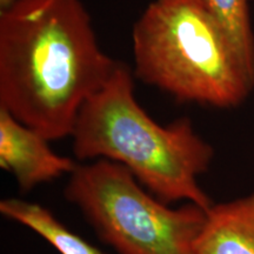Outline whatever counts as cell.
<instances>
[{
  "label": "cell",
  "instance_id": "obj_2",
  "mask_svg": "<svg viewBox=\"0 0 254 254\" xmlns=\"http://www.w3.org/2000/svg\"><path fill=\"white\" fill-rule=\"evenodd\" d=\"M71 136L79 160L123 165L166 204L213 205L198 183L213 161V147L186 117L166 126L152 119L134 98L133 73L125 64L118 63L110 80L84 104Z\"/></svg>",
  "mask_w": 254,
  "mask_h": 254
},
{
  "label": "cell",
  "instance_id": "obj_8",
  "mask_svg": "<svg viewBox=\"0 0 254 254\" xmlns=\"http://www.w3.org/2000/svg\"><path fill=\"white\" fill-rule=\"evenodd\" d=\"M251 0H205L208 11L226 34L232 46L254 79V33Z\"/></svg>",
  "mask_w": 254,
  "mask_h": 254
},
{
  "label": "cell",
  "instance_id": "obj_5",
  "mask_svg": "<svg viewBox=\"0 0 254 254\" xmlns=\"http://www.w3.org/2000/svg\"><path fill=\"white\" fill-rule=\"evenodd\" d=\"M49 142L0 106V166L15 178L24 192L77 168L72 159L51 150Z\"/></svg>",
  "mask_w": 254,
  "mask_h": 254
},
{
  "label": "cell",
  "instance_id": "obj_1",
  "mask_svg": "<svg viewBox=\"0 0 254 254\" xmlns=\"http://www.w3.org/2000/svg\"><path fill=\"white\" fill-rule=\"evenodd\" d=\"M118 63L100 49L81 0L0 8V106L50 141L72 135L81 107Z\"/></svg>",
  "mask_w": 254,
  "mask_h": 254
},
{
  "label": "cell",
  "instance_id": "obj_7",
  "mask_svg": "<svg viewBox=\"0 0 254 254\" xmlns=\"http://www.w3.org/2000/svg\"><path fill=\"white\" fill-rule=\"evenodd\" d=\"M4 217L34 231L60 254H104L81 237L63 225L49 209L21 199L9 198L0 201Z\"/></svg>",
  "mask_w": 254,
  "mask_h": 254
},
{
  "label": "cell",
  "instance_id": "obj_9",
  "mask_svg": "<svg viewBox=\"0 0 254 254\" xmlns=\"http://www.w3.org/2000/svg\"><path fill=\"white\" fill-rule=\"evenodd\" d=\"M13 0H0V8H4L6 6H8Z\"/></svg>",
  "mask_w": 254,
  "mask_h": 254
},
{
  "label": "cell",
  "instance_id": "obj_3",
  "mask_svg": "<svg viewBox=\"0 0 254 254\" xmlns=\"http://www.w3.org/2000/svg\"><path fill=\"white\" fill-rule=\"evenodd\" d=\"M133 75L180 103L233 109L254 79L205 0H154L132 33Z\"/></svg>",
  "mask_w": 254,
  "mask_h": 254
},
{
  "label": "cell",
  "instance_id": "obj_4",
  "mask_svg": "<svg viewBox=\"0 0 254 254\" xmlns=\"http://www.w3.org/2000/svg\"><path fill=\"white\" fill-rule=\"evenodd\" d=\"M144 189L123 165L97 159L69 174L65 196L119 254H194L207 209L170 207Z\"/></svg>",
  "mask_w": 254,
  "mask_h": 254
},
{
  "label": "cell",
  "instance_id": "obj_6",
  "mask_svg": "<svg viewBox=\"0 0 254 254\" xmlns=\"http://www.w3.org/2000/svg\"><path fill=\"white\" fill-rule=\"evenodd\" d=\"M194 254H254V193L207 209Z\"/></svg>",
  "mask_w": 254,
  "mask_h": 254
}]
</instances>
